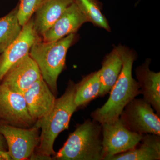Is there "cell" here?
<instances>
[{
    "label": "cell",
    "mask_w": 160,
    "mask_h": 160,
    "mask_svg": "<svg viewBox=\"0 0 160 160\" xmlns=\"http://www.w3.org/2000/svg\"><path fill=\"white\" fill-rule=\"evenodd\" d=\"M18 5L8 14L0 18V54L17 39L22 26L18 18Z\"/></svg>",
    "instance_id": "18"
},
{
    "label": "cell",
    "mask_w": 160,
    "mask_h": 160,
    "mask_svg": "<svg viewBox=\"0 0 160 160\" xmlns=\"http://www.w3.org/2000/svg\"><path fill=\"white\" fill-rule=\"evenodd\" d=\"M120 118L131 131L160 136V116L143 98L132 100L123 109Z\"/></svg>",
    "instance_id": "6"
},
{
    "label": "cell",
    "mask_w": 160,
    "mask_h": 160,
    "mask_svg": "<svg viewBox=\"0 0 160 160\" xmlns=\"http://www.w3.org/2000/svg\"><path fill=\"white\" fill-rule=\"evenodd\" d=\"M74 101L77 108L84 107L98 98L101 88L100 72L95 71L75 84Z\"/></svg>",
    "instance_id": "17"
},
{
    "label": "cell",
    "mask_w": 160,
    "mask_h": 160,
    "mask_svg": "<svg viewBox=\"0 0 160 160\" xmlns=\"http://www.w3.org/2000/svg\"><path fill=\"white\" fill-rule=\"evenodd\" d=\"M121 50L122 59V70L110 90L109 99L103 106L91 114L92 120L101 125L118 119L126 105L141 94L139 85L132 76L136 55L133 51L125 46H121Z\"/></svg>",
    "instance_id": "1"
},
{
    "label": "cell",
    "mask_w": 160,
    "mask_h": 160,
    "mask_svg": "<svg viewBox=\"0 0 160 160\" xmlns=\"http://www.w3.org/2000/svg\"><path fill=\"white\" fill-rule=\"evenodd\" d=\"M99 69L101 88L99 97H102L110 91L122 70V59L121 46H116L103 59Z\"/></svg>",
    "instance_id": "16"
},
{
    "label": "cell",
    "mask_w": 160,
    "mask_h": 160,
    "mask_svg": "<svg viewBox=\"0 0 160 160\" xmlns=\"http://www.w3.org/2000/svg\"><path fill=\"white\" fill-rule=\"evenodd\" d=\"M151 61L147 59L136 69L138 82L143 98L150 104L157 114L160 115V72L149 69Z\"/></svg>",
    "instance_id": "13"
},
{
    "label": "cell",
    "mask_w": 160,
    "mask_h": 160,
    "mask_svg": "<svg viewBox=\"0 0 160 160\" xmlns=\"http://www.w3.org/2000/svg\"><path fill=\"white\" fill-rule=\"evenodd\" d=\"M88 22L86 17L74 2L63 12L62 15L42 35L45 42H53L75 33L85 23Z\"/></svg>",
    "instance_id": "12"
},
{
    "label": "cell",
    "mask_w": 160,
    "mask_h": 160,
    "mask_svg": "<svg viewBox=\"0 0 160 160\" xmlns=\"http://www.w3.org/2000/svg\"><path fill=\"white\" fill-rule=\"evenodd\" d=\"M74 2L86 17L88 22L110 31L109 23L102 13L99 0H74Z\"/></svg>",
    "instance_id": "19"
},
{
    "label": "cell",
    "mask_w": 160,
    "mask_h": 160,
    "mask_svg": "<svg viewBox=\"0 0 160 160\" xmlns=\"http://www.w3.org/2000/svg\"><path fill=\"white\" fill-rule=\"evenodd\" d=\"M4 137L0 133V150H6V142L4 141Z\"/></svg>",
    "instance_id": "23"
},
{
    "label": "cell",
    "mask_w": 160,
    "mask_h": 160,
    "mask_svg": "<svg viewBox=\"0 0 160 160\" xmlns=\"http://www.w3.org/2000/svg\"><path fill=\"white\" fill-rule=\"evenodd\" d=\"M41 78L38 66L29 54L10 67L0 83L23 94Z\"/></svg>",
    "instance_id": "10"
},
{
    "label": "cell",
    "mask_w": 160,
    "mask_h": 160,
    "mask_svg": "<svg viewBox=\"0 0 160 160\" xmlns=\"http://www.w3.org/2000/svg\"><path fill=\"white\" fill-rule=\"evenodd\" d=\"M44 0H19L18 4V18L21 26L31 18Z\"/></svg>",
    "instance_id": "20"
},
{
    "label": "cell",
    "mask_w": 160,
    "mask_h": 160,
    "mask_svg": "<svg viewBox=\"0 0 160 160\" xmlns=\"http://www.w3.org/2000/svg\"><path fill=\"white\" fill-rule=\"evenodd\" d=\"M102 126L93 120L78 124L53 160H103Z\"/></svg>",
    "instance_id": "3"
},
{
    "label": "cell",
    "mask_w": 160,
    "mask_h": 160,
    "mask_svg": "<svg viewBox=\"0 0 160 160\" xmlns=\"http://www.w3.org/2000/svg\"><path fill=\"white\" fill-rule=\"evenodd\" d=\"M102 126L103 160L133 149L142 138V134L130 130L121 119Z\"/></svg>",
    "instance_id": "5"
},
{
    "label": "cell",
    "mask_w": 160,
    "mask_h": 160,
    "mask_svg": "<svg viewBox=\"0 0 160 160\" xmlns=\"http://www.w3.org/2000/svg\"><path fill=\"white\" fill-rule=\"evenodd\" d=\"M29 160H52V157L51 156L46 155L40 153V152H33L29 158Z\"/></svg>",
    "instance_id": "21"
},
{
    "label": "cell",
    "mask_w": 160,
    "mask_h": 160,
    "mask_svg": "<svg viewBox=\"0 0 160 160\" xmlns=\"http://www.w3.org/2000/svg\"><path fill=\"white\" fill-rule=\"evenodd\" d=\"M39 129L34 125L24 128L0 124V133L6 140L12 160L29 159L39 144Z\"/></svg>",
    "instance_id": "7"
},
{
    "label": "cell",
    "mask_w": 160,
    "mask_h": 160,
    "mask_svg": "<svg viewBox=\"0 0 160 160\" xmlns=\"http://www.w3.org/2000/svg\"><path fill=\"white\" fill-rule=\"evenodd\" d=\"M72 33L53 42L40 40L31 47L29 55L38 66L42 78L55 95L58 92L57 82L63 71L68 49L74 42Z\"/></svg>",
    "instance_id": "4"
},
{
    "label": "cell",
    "mask_w": 160,
    "mask_h": 160,
    "mask_svg": "<svg viewBox=\"0 0 160 160\" xmlns=\"http://www.w3.org/2000/svg\"><path fill=\"white\" fill-rule=\"evenodd\" d=\"M12 160L7 150H0V160Z\"/></svg>",
    "instance_id": "22"
},
{
    "label": "cell",
    "mask_w": 160,
    "mask_h": 160,
    "mask_svg": "<svg viewBox=\"0 0 160 160\" xmlns=\"http://www.w3.org/2000/svg\"><path fill=\"white\" fill-rule=\"evenodd\" d=\"M73 2L74 0H44L33 18L34 29L38 34L42 37Z\"/></svg>",
    "instance_id": "14"
},
{
    "label": "cell",
    "mask_w": 160,
    "mask_h": 160,
    "mask_svg": "<svg viewBox=\"0 0 160 160\" xmlns=\"http://www.w3.org/2000/svg\"><path fill=\"white\" fill-rule=\"evenodd\" d=\"M42 38L35 30L33 18L22 26L18 37L0 54V83L6 72L29 54L32 46Z\"/></svg>",
    "instance_id": "9"
},
{
    "label": "cell",
    "mask_w": 160,
    "mask_h": 160,
    "mask_svg": "<svg viewBox=\"0 0 160 160\" xmlns=\"http://www.w3.org/2000/svg\"><path fill=\"white\" fill-rule=\"evenodd\" d=\"M22 95L29 114L35 122L49 114L56 100L42 78L33 83Z\"/></svg>",
    "instance_id": "11"
},
{
    "label": "cell",
    "mask_w": 160,
    "mask_h": 160,
    "mask_svg": "<svg viewBox=\"0 0 160 160\" xmlns=\"http://www.w3.org/2000/svg\"><path fill=\"white\" fill-rule=\"evenodd\" d=\"M75 84L69 81L64 94L56 100L53 109L34 125L42 130L38 152L48 156L56 154L53 145L61 132L69 129L72 116L78 109L75 103Z\"/></svg>",
    "instance_id": "2"
},
{
    "label": "cell",
    "mask_w": 160,
    "mask_h": 160,
    "mask_svg": "<svg viewBox=\"0 0 160 160\" xmlns=\"http://www.w3.org/2000/svg\"><path fill=\"white\" fill-rule=\"evenodd\" d=\"M35 123L23 95L0 83V124L28 128Z\"/></svg>",
    "instance_id": "8"
},
{
    "label": "cell",
    "mask_w": 160,
    "mask_h": 160,
    "mask_svg": "<svg viewBox=\"0 0 160 160\" xmlns=\"http://www.w3.org/2000/svg\"><path fill=\"white\" fill-rule=\"evenodd\" d=\"M160 137L153 134H143L134 148L113 156L108 160H159Z\"/></svg>",
    "instance_id": "15"
}]
</instances>
